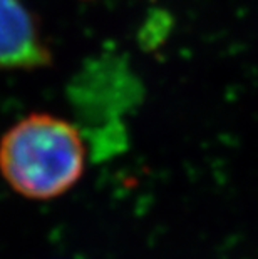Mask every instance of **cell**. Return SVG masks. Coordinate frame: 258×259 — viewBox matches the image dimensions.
<instances>
[{"label":"cell","mask_w":258,"mask_h":259,"mask_svg":"<svg viewBox=\"0 0 258 259\" xmlns=\"http://www.w3.org/2000/svg\"><path fill=\"white\" fill-rule=\"evenodd\" d=\"M51 62L34 17L20 0H0V69L29 70Z\"/></svg>","instance_id":"cell-2"},{"label":"cell","mask_w":258,"mask_h":259,"mask_svg":"<svg viewBox=\"0 0 258 259\" xmlns=\"http://www.w3.org/2000/svg\"><path fill=\"white\" fill-rule=\"evenodd\" d=\"M84 166L82 134L56 115H27L0 141V172L15 192L29 199L65 194L81 179Z\"/></svg>","instance_id":"cell-1"}]
</instances>
